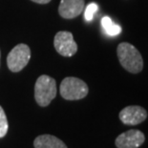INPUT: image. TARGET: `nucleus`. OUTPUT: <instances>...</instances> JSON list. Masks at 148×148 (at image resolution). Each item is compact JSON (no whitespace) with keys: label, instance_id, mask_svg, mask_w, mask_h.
<instances>
[{"label":"nucleus","instance_id":"7","mask_svg":"<svg viewBox=\"0 0 148 148\" xmlns=\"http://www.w3.org/2000/svg\"><path fill=\"white\" fill-rule=\"evenodd\" d=\"M147 119L146 110L138 105H131L123 108L119 113V119L126 125H137Z\"/></svg>","mask_w":148,"mask_h":148},{"label":"nucleus","instance_id":"9","mask_svg":"<svg viewBox=\"0 0 148 148\" xmlns=\"http://www.w3.org/2000/svg\"><path fill=\"white\" fill-rule=\"evenodd\" d=\"M34 145V148H68L61 140L52 135H41L36 137Z\"/></svg>","mask_w":148,"mask_h":148},{"label":"nucleus","instance_id":"6","mask_svg":"<svg viewBox=\"0 0 148 148\" xmlns=\"http://www.w3.org/2000/svg\"><path fill=\"white\" fill-rule=\"evenodd\" d=\"M144 140L145 136L143 132L137 129H131L118 136L115 143L118 148H138Z\"/></svg>","mask_w":148,"mask_h":148},{"label":"nucleus","instance_id":"5","mask_svg":"<svg viewBox=\"0 0 148 148\" xmlns=\"http://www.w3.org/2000/svg\"><path fill=\"white\" fill-rule=\"evenodd\" d=\"M53 45L59 55L67 56H73L77 52V44L74 40L72 33L67 31H61L56 34Z\"/></svg>","mask_w":148,"mask_h":148},{"label":"nucleus","instance_id":"13","mask_svg":"<svg viewBox=\"0 0 148 148\" xmlns=\"http://www.w3.org/2000/svg\"><path fill=\"white\" fill-rule=\"evenodd\" d=\"M32 1L38 3V4H47V3H49L51 0H32Z\"/></svg>","mask_w":148,"mask_h":148},{"label":"nucleus","instance_id":"12","mask_svg":"<svg viewBox=\"0 0 148 148\" xmlns=\"http://www.w3.org/2000/svg\"><path fill=\"white\" fill-rule=\"evenodd\" d=\"M97 10H99V6H97L96 3H90V4L86 7V9H85L84 19L86 21H88V22L93 20L94 14H96Z\"/></svg>","mask_w":148,"mask_h":148},{"label":"nucleus","instance_id":"11","mask_svg":"<svg viewBox=\"0 0 148 148\" xmlns=\"http://www.w3.org/2000/svg\"><path fill=\"white\" fill-rule=\"evenodd\" d=\"M9 124L7 121V116L4 112V110L0 106V138L5 137L8 132Z\"/></svg>","mask_w":148,"mask_h":148},{"label":"nucleus","instance_id":"2","mask_svg":"<svg viewBox=\"0 0 148 148\" xmlns=\"http://www.w3.org/2000/svg\"><path fill=\"white\" fill-rule=\"evenodd\" d=\"M56 95V83L53 77L42 75L34 85V99L39 106L45 107L51 103Z\"/></svg>","mask_w":148,"mask_h":148},{"label":"nucleus","instance_id":"8","mask_svg":"<svg viewBox=\"0 0 148 148\" xmlns=\"http://www.w3.org/2000/svg\"><path fill=\"white\" fill-rule=\"evenodd\" d=\"M84 0H61L58 12L61 17L72 19L81 14L84 10Z\"/></svg>","mask_w":148,"mask_h":148},{"label":"nucleus","instance_id":"1","mask_svg":"<svg viewBox=\"0 0 148 148\" xmlns=\"http://www.w3.org/2000/svg\"><path fill=\"white\" fill-rule=\"evenodd\" d=\"M116 53L119 63L129 73L138 74L143 71V56L134 45L127 42H122L118 46Z\"/></svg>","mask_w":148,"mask_h":148},{"label":"nucleus","instance_id":"10","mask_svg":"<svg viewBox=\"0 0 148 148\" xmlns=\"http://www.w3.org/2000/svg\"><path fill=\"white\" fill-rule=\"evenodd\" d=\"M101 26L105 33L110 36H116L121 33V27L118 24H115L109 16L102 17Z\"/></svg>","mask_w":148,"mask_h":148},{"label":"nucleus","instance_id":"3","mask_svg":"<svg viewBox=\"0 0 148 148\" xmlns=\"http://www.w3.org/2000/svg\"><path fill=\"white\" fill-rule=\"evenodd\" d=\"M89 88L83 80L77 77H65L60 84V95L67 100H78L88 95Z\"/></svg>","mask_w":148,"mask_h":148},{"label":"nucleus","instance_id":"4","mask_svg":"<svg viewBox=\"0 0 148 148\" xmlns=\"http://www.w3.org/2000/svg\"><path fill=\"white\" fill-rule=\"evenodd\" d=\"M31 58V50L26 44H18L9 53L7 56V65L9 69L16 73L28 64Z\"/></svg>","mask_w":148,"mask_h":148}]
</instances>
